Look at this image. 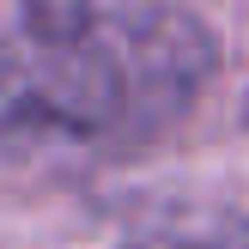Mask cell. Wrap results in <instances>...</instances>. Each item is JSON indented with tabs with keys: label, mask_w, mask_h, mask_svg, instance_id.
I'll use <instances>...</instances> for the list:
<instances>
[{
	"label": "cell",
	"mask_w": 249,
	"mask_h": 249,
	"mask_svg": "<svg viewBox=\"0 0 249 249\" xmlns=\"http://www.w3.org/2000/svg\"><path fill=\"white\" fill-rule=\"evenodd\" d=\"M219 73L182 0H0V158L104 164L189 122Z\"/></svg>",
	"instance_id": "1"
}]
</instances>
